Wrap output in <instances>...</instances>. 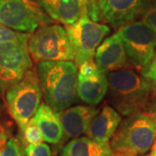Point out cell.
Instances as JSON below:
<instances>
[{"label": "cell", "mask_w": 156, "mask_h": 156, "mask_svg": "<svg viewBox=\"0 0 156 156\" xmlns=\"http://www.w3.org/2000/svg\"><path fill=\"white\" fill-rule=\"evenodd\" d=\"M108 100L122 115L148 109L155 87L145 76L129 69L108 72Z\"/></svg>", "instance_id": "cell-1"}, {"label": "cell", "mask_w": 156, "mask_h": 156, "mask_svg": "<svg viewBox=\"0 0 156 156\" xmlns=\"http://www.w3.org/2000/svg\"><path fill=\"white\" fill-rule=\"evenodd\" d=\"M39 83L47 105L61 113L77 95V66L72 61L39 62L37 68Z\"/></svg>", "instance_id": "cell-2"}, {"label": "cell", "mask_w": 156, "mask_h": 156, "mask_svg": "<svg viewBox=\"0 0 156 156\" xmlns=\"http://www.w3.org/2000/svg\"><path fill=\"white\" fill-rule=\"evenodd\" d=\"M156 138V126L145 111L131 114L122 120L110 140L114 153L140 155L147 153Z\"/></svg>", "instance_id": "cell-3"}, {"label": "cell", "mask_w": 156, "mask_h": 156, "mask_svg": "<svg viewBox=\"0 0 156 156\" xmlns=\"http://www.w3.org/2000/svg\"><path fill=\"white\" fill-rule=\"evenodd\" d=\"M37 74L31 69L23 77L6 90L8 110L21 133L37 111L42 99Z\"/></svg>", "instance_id": "cell-4"}, {"label": "cell", "mask_w": 156, "mask_h": 156, "mask_svg": "<svg viewBox=\"0 0 156 156\" xmlns=\"http://www.w3.org/2000/svg\"><path fill=\"white\" fill-rule=\"evenodd\" d=\"M28 50L37 62L74 60V50L67 30L59 24H48L37 29L30 37Z\"/></svg>", "instance_id": "cell-5"}, {"label": "cell", "mask_w": 156, "mask_h": 156, "mask_svg": "<svg viewBox=\"0 0 156 156\" xmlns=\"http://www.w3.org/2000/svg\"><path fill=\"white\" fill-rule=\"evenodd\" d=\"M53 19L33 0H0V24L27 33H34Z\"/></svg>", "instance_id": "cell-6"}, {"label": "cell", "mask_w": 156, "mask_h": 156, "mask_svg": "<svg viewBox=\"0 0 156 156\" xmlns=\"http://www.w3.org/2000/svg\"><path fill=\"white\" fill-rule=\"evenodd\" d=\"M68 35L74 50V61L79 67L93 60L95 50L103 38L110 33V28L84 16L72 24L66 25Z\"/></svg>", "instance_id": "cell-7"}, {"label": "cell", "mask_w": 156, "mask_h": 156, "mask_svg": "<svg viewBox=\"0 0 156 156\" xmlns=\"http://www.w3.org/2000/svg\"><path fill=\"white\" fill-rule=\"evenodd\" d=\"M129 62L145 69L155 56L156 34L143 21H134L118 30Z\"/></svg>", "instance_id": "cell-8"}, {"label": "cell", "mask_w": 156, "mask_h": 156, "mask_svg": "<svg viewBox=\"0 0 156 156\" xmlns=\"http://www.w3.org/2000/svg\"><path fill=\"white\" fill-rule=\"evenodd\" d=\"M154 0H93L89 18L120 29L143 16Z\"/></svg>", "instance_id": "cell-9"}, {"label": "cell", "mask_w": 156, "mask_h": 156, "mask_svg": "<svg viewBox=\"0 0 156 156\" xmlns=\"http://www.w3.org/2000/svg\"><path fill=\"white\" fill-rule=\"evenodd\" d=\"M32 69L28 44H0V86L8 89Z\"/></svg>", "instance_id": "cell-10"}, {"label": "cell", "mask_w": 156, "mask_h": 156, "mask_svg": "<svg viewBox=\"0 0 156 156\" xmlns=\"http://www.w3.org/2000/svg\"><path fill=\"white\" fill-rule=\"evenodd\" d=\"M54 21L72 24L84 16L89 17L93 0H37Z\"/></svg>", "instance_id": "cell-11"}, {"label": "cell", "mask_w": 156, "mask_h": 156, "mask_svg": "<svg viewBox=\"0 0 156 156\" xmlns=\"http://www.w3.org/2000/svg\"><path fill=\"white\" fill-rule=\"evenodd\" d=\"M95 62L99 69L109 72L122 68L128 60L120 33L116 31L107 37L95 50Z\"/></svg>", "instance_id": "cell-12"}, {"label": "cell", "mask_w": 156, "mask_h": 156, "mask_svg": "<svg viewBox=\"0 0 156 156\" xmlns=\"http://www.w3.org/2000/svg\"><path fill=\"white\" fill-rule=\"evenodd\" d=\"M121 122V115L114 108L104 105L92 120L86 134L101 146L110 147V140Z\"/></svg>", "instance_id": "cell-13"}, {"label": "cell", "mask_w": 156, "mask_h": 156, "mask_svg": "<svg viewBox=\"0 0 156 156\" xmlns=\"http://www.w3.org/2000/svg\"><path fill=\"white\" fill-rule=\"evenodd\" d=\"M99 109L94 106H78L68 108L60 114L63 137L62 139H75L81 134H86L90 123Z\"/></svg>", "instance_id": "cell-14"}, {"label": "cell", "mask_w": 156, "mask_h": 156, "mask_svg": "<svg viewBox=\"0 0 156 156\" xmlns=\"http://www.w3.org/2000/svg\"><path fill=\"white\" fill-rule=\"evenodd\" d=\"M108 88V72L99 68L88 75L78 74L77 95L88 104H99L107 95Z\"/></svg>", "instance_id": "cell-15"}, {"label": "cell", "mask_w": 156, "mask_h": 156, "mask_svg": "<svg viewBox=\"0 0 156 156\" xmlns=\"http://www.w3.org/2000/svg\"><path fill=\"white\" fill-rule=\"evenodd\" d=\"M33 122L41 129L44 140L51 144H58L63 137L60 114L46 103H41L32 117Z\"/></svg>", "instance_id": "cell-16"}, {"label": "cell", "mask_w": 156, "mask_h": 156, "mask_svg": "<svg viewBox=\"0 0 156 156\" xmlns=\"http://www.w3.org/2000/svg\"><path fill=\"white\" fill-rule=\"evenodd\" d=\"M62 156H112L110 147H103L89 137L72 139L62 148Z\"/></svg>", "instance_id": "cell-17"}, {"label": "cell", "mask_w": 156, "mask_h": 156, "mask_svg": "<svg viewBox=\"0 0 156 156\" xmlns=\"http://www.w3.org/2000/svg\"><path fill=\"white\" fill-rule=\"evenodd\" d=\"M30 37V33H22L0 24V44L3 43H16L28 44Z\"/></svg>", "instance_id": "cell-18"}, {"label": "cell", "mask_w": 156, "mask_h": 156, "mask_svg": "<svg viewBox=\"0 0 156 156\" xmlns=\"http://www.w3.org/2000/svg\"><path fill=\"white\" fill-rule=\"evenodd\" d=\"M22 134L23 141L28 144H38L44 140V137L41 129L34 122L32 119L29 122Z\"/></svg>", "instance_id": "cell-19"}, {"label": "cell", "mask_w": 156, "mask_h": 156, "mask_svg": "<svg viewBox=\"0 0 156 156\" xmlns=\"http://www.w3.org/2000/svg\"><path fill=\"white\" fill-rule=\"evenodd\" d=\"M23 143L20 139L10 138L5 147L0 152V156H25Z\"/></svg>", "instance_id": "cell-20"}, {"label": "cell", "mask_w": 156, "mask_h": 156, "mask_svg": "<svg viewBox=\"0 0 156 156\" xmlns=\"http://www.w3.org/2000/svg\"><path fill=\"white\" fill-rule=\"evenodd\" d=\"M25 156H51V150L48 144H29L24 148Z\"/></svg>", "instance_id": "cell-21"}, {"label": "cell", "mask_w": 156, "mask_h": 156, "mask_svg": "<svg viewBox=\"0 0 156 156\" xmlns=\"http://www.w3.org/2000/svg\"><path fill=\"white\" fill-rule=\"evenodd\" d=\"M141 21L147 23L156 34V5H152L141 17Z\"/></svg>", "instance_id": "cell-22"}, {"label": "cell", "mask_w": 156, "mask_h": 156, "mask_svg": "<svg viewBox=\"0 0 156 156\" xmlns=\"http://www.w3.org/2000/svg\"><path fill=\"white\" fill-rule=\"evenodd\" d=\"M142 76L149 80L156 89V56L149 65L142 69Z\"/></svg>", "instance_id": "cell-23"}, {"label": "cell", "mask_w": 156, "mask_h": 156, "mask_svg": "<svg viewBox=\"0 0 156 156\" xmlns=\"http://www.w3.org/2000/svg\"><path fill=\"white\" fill-rule=\"evenodd\" d=\"M11 130L4 125H0V152L5 147L9 139L11 138Z\"/></svg>", "instance_id": "cell-24"}, {"label": "cell", "mask_w": 156, "mask_h": 156, "mask_svg": "<svg viewBox=\"0 0 156 156\" xmlns=\"http://www.w3.org/2000/svg\"><path fill=\"white\" fill-rule=\"evenodd\" d=\"M147 110L149 112V115L151 116L153 122H154L156 126V94L151 101L150 105H149V108Z\"/></svg>", "instance_id": "cell-25"}, {"label": "cell", "mask_w": 156, "mask_h": 156, "mask_svg": "<svg viewBox=\"0 0 156 156\" xmlns=\"http://www.w3.org/2000/svg\"><path fill=\"white\" fill-rule=\"evenodd\" d=\"M147 156H156V138L154 140V142L152 146V150H151V153Z\"/></svg>", "instance_id": "cell-26"}, {"label": "cell", "mask_w": 156, "mask_h": 156, "mask_svg": "<svg viewBox=\"0 0 156 156\" xmlns=\"http://www.w3.org/2000/svg\"><path fill=\"white\" fill-rule=\"evenodd\" d=\"M112 156H136L129 154H122V153H114L112 152Z\"/></svg>", "instance_id": "cell-27"}, {"label": "cell", "mask_w": 156, "mask_h": 156, "mask_svg": "<svg viewBox=\"0 0 156 156\" xmlns=\"http://www.w3.org/2000/svg\"><path fill=\"white\" fill-rule=\"evenodd\" d=\"M153 5H156V0L154 1V4H153Z\"/></svg>", "instance_id": "cell-28"}, {"label": "cell", "mask_w": 156, "mask_h": 156, "mask_svg": "<svg viewBox=\"0 0 156 156\" xmlns=\"http://www.w3.org/2000/svg\"><path fill=\"white\" fill-rule=\"evenodd\" d=\"M0 114H1V110H0Z\"/></svg>", "instance_id": "cell-29"}, {"label": "cell", "mask_w": 156, "mask_h": 156, "mask_svg": "<svg viewBox=\"0 0 156 156\" xmlns=\"http://www.w3.org/2000/svg\"><path fill=\"white\" fill-rule=\"evenodd\" d=\"M61 156H62V155H61Z\"/></svg>", "instance_id": "cell-30"}]
</instances>
